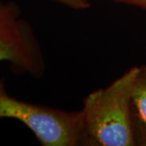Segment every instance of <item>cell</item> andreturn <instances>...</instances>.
I'll use <instances>...</instances> for the list:
<instances>
[{"mask_svg": "<svg viewBox=\"0 0 146 146\" xmlns=\"http://www.w3.org/2000/svg\"><path fill=\"white\" fill-rule=\"evenodd\" d=\"M137 72L132 67L107 87L84 99V146L137 145L131 113V90Z\"/></svg>", "mask_w": 146, "mask_h": 146, "instance_id": "obj_1", "label": "cell"}, {"mask_svg": "<svg viewBox=\"0 0 146 146\" xmlns=\"http://www.w3.org/2000/svg\"><path fill=\"white\" fill-rule=\"evenodd\" d=\"M20 121L42 146L81 145L83 117L80 110H65L17 99L0 80V120Z\"/></svg>", "mask_w": 146, "mask_h": 146, "instance_id": "obj_2", "label": "cell"}, {"mask_svg": "<svg viewBox=\"0 0 146 146\" xmlns=\"http://www.w3.org/2000/svg\"><path fill=\"white\" fill-rule=\"evenodd\" d=\"M9 63L11 72L40 79L46 63L42 46L31 24L14 1H0V62Z\"/></svg>", "mask_w": 146, "mask_h": 146, "instance_id": "obj_3", "label": "cell"}, {"mask_svg": "<svg viewBox=\"0 0 146 146\" xmlns=\"http://www.w3.org/2000/svg\"><path fill=\"white\" fill-rule=\"evenodd\" d=\"M131 113L137 145L146 146V65L137 67L131 90Z\"/></svg>", "mask_w": 146, "mask_h": 146, "instance_id": "obj_4", "label": "cell"}, {"mask_svg": "<svg viewBox=\"0 0 146 146\" xmlns=\"http://www.w3.org/2000/svg\"><path fill=\"white\" fill-rule=\"evenodd\" d=\"M62 5L74 10H85L90 7L88 0H54Z\"/></svg>", "mask_w": 146, "mask_h": 146, "instance_id": "obj_5", "label": "cell"}, {"mask_svg": "<svg viewBox=\"0 0 146 146\" xmlns=\"http://www.w3.org/2000/svg\"><path fill=\"white\" fill-rule=\"evenodd\" d=\"M112 1H115L116 3H120L136 6V7L146 9V0H112Z\"/></svg>", "mask_w": 146, "mask_h": 146, "instance_id": "obj_6", "label": "cell"}]
</instances>
